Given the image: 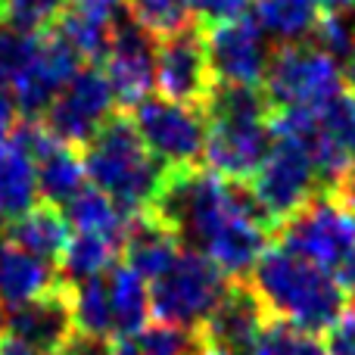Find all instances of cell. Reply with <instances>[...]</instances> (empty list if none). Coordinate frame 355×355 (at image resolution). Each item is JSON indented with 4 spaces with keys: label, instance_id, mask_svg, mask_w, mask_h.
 <instances>
[{
    "label": "cell",
    "instance_id": "f35d334b",
    "mask_svg": "<svg viewBox=\"0 0 355 355\" xmlns=\"http://www.w3.org/2000/svg\"><path fill=\"white\" fill-rule=\"evenodd\" d=\"M327 12H355V0H321Z\"/></svg>",
    "mask_w": 355,
    "mask_h": 355
},
{
    "label": "cell",
    "instance_id": "5bb4252c",
    "mask_svg": "<svg viewBox=\"0 0 355 355\" xmlns=\"http://www.w3.org/2000/svg\"><path fill=\"white\" fill-rule=\"evenodd\" d=\"M103 75L110 78L119 106L135 110L156 85V41L131 16H116L110 50L103 56Z\"/></svg>",
    "mask_w": 355,
    "mask_h": 355
},
{
    "label": "cell",
    "instance_id": "2e32d148",
    "mask_svg": "<svg viewBox=\"0 0 355 355\" xmlns=\"http://www.w3.org/2000/svg\"><path fill=\"white\" fill-rule=\"evenodd\" d=\"M271 315L265 309V302L259 300L256 287L250 281H231L221 296V302L215 306V312L206 318V324L200 327V340L209 346H221L227 352L237 355H252L262 340L265 327H268Z\"/></svg>",
    "mask_w": 355,
    "mask_h": 355
},
{
    "label": "cell",
    "instance_id": "ba28073f",
    "mask_svg": "<svg viewBox=\"0 0 355 355\" xmlns=\"http://www.w3.org/2000/svg\"><path fill=\"white\" fill-rule=\"evenodd\" d=\"M271 150L250 178L246 190L262 209L268 227H281L290 215H296L315 193H318V168L309 147L296 137L271 135Z\"/></svg>",
    "mask_w": 355,
    "mask_h": 355
},
{
    "label": "cell",
    "instance_id": "ac0fdd59",
    "mask_svg": "<svg viewBox=\"0 0 355 355\" xmlns=\"http://www.w3.org/2000/svg\"><path fill=\"white\" fill-rule=\"evenodd\" d=\"M122 256L128 268H135L147 281H156L181 256V237L162 218H156L150 209H144V212L131 215L125 225Z\"/></svg>",
    "mask_w": 355,
    "mask_h": 355
},
{
    "label": "cell",
    "instance_id": "d4e9b609",
    "mask_svg": "<svg viewBox=\"0 0 355 355\" xmlns=\"http://www.w3.org/2000/svg\"><path fill=\"white\" fill-rule=\"evenodd\" d=\"M252 12L268 37L296 44L312 37L324 6L321 0H252Z\"/></svg>",
    "mask_w": 355,
    "mask_h": 355
},
{
    "label": "cell",
    "instance_id": "44dd1931",
    "mask_svg": "<svg viewBox=\"0 0 355 355\" xmlns=\"http://www.w3.org/2000/svg\"><path fill=\"white\" fill-rule=\"evenodd\" d=\"M56 284V268L47 259L22 250V246L0 240V302L16 309L22 302L41 296Z\"/></svg>",
    "mask_w": 355,
    "mask_h": 355
},
{
    "label": "cell",
    "instance_id": "5b68a950",
    "mask_svg": "<svg viewBox=\"0 0 355 355\" xmlns=\"http://www.w3.org/2000/svg\"><path fill=\"white\" fill-rule=\"evenodd\" d=\"M277 243L324 268L355 300V209L334 187L290 215L277 227Z\"/></svg>",
    "mask_w": 355,
    "mask_h": 355
},
{
    "label": "cell",
    "instance_id": "ffe728a7",
    "mask_svg": "<svg viewBox=\"0 0 355 355\" xmlns=\"http://www.w3.org/2000/svg\"><path fill=\"white\" fill-rule=\"evenodd\" d=\"M112 12L116 6H110L106 0H69L53 31L81 56V62L103 60L110 50L112 25H116Z\"/></svg>",
    "mask_w": 355,
    "mask_h": 355
},
{
    "label": "cell",
    "instance_id": "d6986e66",
    "mask_svg": "<svg viewBox=\"0 0 355 355\" xmlns=\"http://www.w3.org/2000/svg\"><path fill=\"white\" fill-rule=\"evenodd\" d=\"M37 166L25 144L22 131H12L0 144V225H10L19 215H25L31 206H37Z\"/></svg>",
    "mask_w": 355,
    "mask_h": 355
},
{
    "label": "cell",
    "instance_id": "cb8c5ba5",
    "mask_svg": "<svg viewBox=\"0 0 355 355\" xmlns=\"http://www.w3.org/2000/svg\"><path fill=\"white\" fill-rule=\"evenodd\" d=\"M119 252H122V237H110V234H87L72 231L66 250L60 256V268L56 275L69 284L87 281V277H100L110 268H116Z\"/></svg>",
    "mask_w": 355,
    "mask_h": 355
},
{
    "label": "cell",
    "instance_id": "d6a6232c",
    "mask_svg": "<svg viewBox=\"0 0 355 355\" xmlns=\"http://www.w3.org/2000/svg\"><path fill=\"white\" fill-rule=\"evenodd\" d=\"M250 6H252V0H187V10L200 22V28H212V25L240 19V16H246Z\"/></svg>",
    "mask_w": 355,
    "mask_h": 355
},
{
    "label": "cell",
    "instance_id": "277c9868",
    "mask_svg": "<svg viewBox=\"0 0 355 355\" xmlns=\"http://www.w3.org/2000/svg\"><path fill=\"white\" fill-rule=\"evenodd\" d=\"M85 172L94 187L103 190L128 215H137L150 209L166 166L147 150L131 116L116 112L85 144Z\"/></svg>",
    "mask_w": 355,
    "mask_h": 355
},
{
    "label": "cell",
    "instance_id": "4fadbf2b",
    "mask_svg": "<svg viewBox=\"0 0 355 355\" xmlns=\"http://www.w3.org/2000/svg\"><path fill=\"white\" fill-rule=\"evenodd\" d=\"M202 37H206V56L218 85L262 87L271 50L265 41L268 35L256 19L240 16L231 22L212 25V28H202Z\"/></svg>",
    "mask_w": 355,
    "mask_h": 355
},
{
    "label": "cell",
    "instance_id": "9c48e42d",
    "mask_svg": "<svg viewBox=\"0 0 355 355\" xmlns=\"http://www.w3.org/2000/svg\"><path fill=\"white\" fill-rule=\"evenodd\" d=\"M135 122L141 141L162 162L172 166H196L206 150V112L200 106L175 103L168 97H147L135 106Z\"/></svg>",
    "mask_w": 355,
    "mask_h": 355
},
{
    "label": "cell",
    "instance_id": "52a82bcc",
    "mask_svg": "<svg viewBox=\"0 0 355 355\" xmlns=\"http://www.w3.org/2000/svg\"><path fill=\"white\" fill-rule=\"evenodd\" d=\"M227 275L196 250H181L175 265L150 287V306L162 324L200 331L227 290Z\"/></svg>",
    "mask_w": 355,
    "mask_h": 355
},
{
    "label": "cell",
    "instance_id": "b9f144b4",
    "mask_svg": "<svg viewBox=\"0 0 355 355\" xmlns=\"http://www.w3.org/2000/svg\"><path fill=\"white\" fill-rule=\"evenodd\" d=\"M3 327H6V315H3V302H0V334H3Z\"/></svg>",
    "mask_w": 355,
    "mask_h": 355
},
{
    "label": "cell",
    "instance_id": "74e56055",
    "mask_svg": "<svg viewBox=\"0 0 355 355\" xmlns=\"http://www.w3.org/2000/svg\"><path fill=\"white\" fill-rule=\"evenodd\" d=\"M334 190H337V193L343 196V200H346V202H349V206L355 209V166L349 168V175H346L343 181H340V184H337V187H334Z\"/></svg>",
    "mask_w": 355,
    "mask_h": 355
},
{
    "label": "cell",
    "instance_id": "4dcf8cb0",
    "mask_svg": "<svg viewBox=\"0 0 355 355\" xmlns=\"http://www.w3.org/2000/svg\"><path fill=\"white\" fill-rule=\"evenodd\" d=\"M137 349V355H196L202 349V340L196 331L187 327H175V324H153L144 327L135 340H128Z\"/></svg>",
    "mask_w": 355,
    "mask_h": 355
},
{
    "label": "cell",
    "instance_id": "4316f807",
    "mask_svg": "<svg viewBox=\"0 0 355 355\" xmlns=\"http://www.w3.org/2000/svg\"><path fill=\"white\" fill-rule=\"evenodd\" d=\"M72 312H75V327H78V334L112 340V312H110L106 275L72 284Z\"/></svg>",
    "mask_w": 355,
    "mask_h": 355
},
{
    "label": "cell",
    "instance_id": "30bf717a",
    "mask_svg": "<svg viewBox=\"0 0 355 355\" xmlns=\"http://www.w3.org/2000/svg\"><path fill=\"white\" fill-rule=\"evenodd\" d=\"M112 116H116V94H112L110 78L103 75V69L85 66L56 94L50 110L44 112V125L60 141L85 147Z\"/></svg>",
    "mask_w": 355,
    "mask_h": 355
},
{
    "label": "cell",
    "instance_id": "7a4b0ae2",
    "mask_svg": "<svg viewBox=\"0 0 355 355\" xmlns=\"http://www.w3.org/2000/svg\"><path fill=\"white\" fill-rule=\"evenodd\" d=\"M250 284L271 318L296 324L309 334L331 331L352 302L343 284L334 281L315 262L284 250L281 243L268 246L252 265Z\"/></svg>",
    "mask_w": 355,
    "mask_h": 355
},
{
    "label": "cell",
    "instance_id": "603a6c76",
    "mask_svg": "<svg viewBox=\"0 0 355 355\" xmlns=\"http://www.w3.org/2000/svg\"><path fill=\"white\" fill-rule=\"evenodd\" d=\"M106 290H110V312H112V340H135L150 324V287L128 265H116L106 271Z\"/></svg>",
    "mask_w": 355,
    "mask_h": 355
},
{
    "label": "cell",
    "instance_id": "836d02e7",
    "mask_svg": "<svg viewBox=\"0 0 355 355\" xmlns=\"http://www.w3.org/2000/svg\"><path fill=\"white\" fill-rule=\"evenodd\" d=\"M327 355H355V300L343 312V318L327 331Z\"/></svg>",
    "mask_w": 355,
    "mask_h": 355
},
{
    "label": "cell",
    "instance_id": "f1b7e54d",
    "mask_svg": "<svg viewBox=\"0 0 355 355\" xmlns=\"http://www.w3.org/2000/svg\"><path fill=\"white\" fill-rule=\"evenodd\" d=\"M125 3H128L131 19L141 28H147L156 41L190 25L187 0H125Z\"/></svg>",
    "mask_w": 355,
    "mask_h": 355
},
{
    "label": "cell",
    "instance_id": "e0dca14e",
    "mask_svg": "<svg viewBox=\"0 0 355 355\" xmlns=\"http://www.w3.org/2000/svg\"><path fill=\"white\" fill-rule=\"evenodd\" d=\"M19 131H22L31 156H35L37 187H41L44 200L66 209L87 187L85 156H78V147L60 141L44 122H22Z\"/></svg>",
    "mask_w": 355,
    "mask_h": 355
},
{
    "label": "cell",
    "instance_id": "83f0119b",
    "mask_svg": "<svg viewBox=\"0 0 355 355\" xmlns=\"http://www.w3.org/2000/svg\"><path fill=\"white\" fill-rule=\"evenodd\" d=\"M69 0H3V22L19 35H47L56 28Z\"/></svg>",
    "mask_w": 355,
    "mask_h": 355
},
{
    "label": "cell",
    "instance_id": "f546056e",
    "mask_svg": "<svg viewBox=\"0 0 355 355\" xmlns=\"http://www.w3.org/2000/svg\"><path fill=\"white\" fill-rule=\"evenodd\" d=\"M252 355H327V346L318 340V334L271 318Z\"/></svg>",
    "mask_w": 355,
    "mask_h": 355
},
{
    "label": "cell",
    "instance_id": "d590c367",
    "mask_svg": "<svg viewBox=\"0 0 355 355\" xmlns=\"http://www.w3.org/2000/svg\"><path fill=\"white\" fill-rule=\"evenodd\" d=\"M16 100H12V94L6 91V87H0V144L6 141V137H12V131H16Z\"/></svg>",
    "mask_w": 355,
    "mask_h": 355
},
{
    "label": "cell",
    "instance_id": "7402d4cb",
    "mask_svg": "<svg viewBox=\"0 0 355 355\" xmlns=\"http://www.w3.org/2000/svg\"><path fill=\"white\" fill-rule=\"evenodd\" d=\"M3 237L10 243L22 246V250L35 252V256L47 259V262L50 259L60 262L62 250H66L69 237H72V225H69L66 212L60 206L44 200L37 206H31L25 215H19L16 221H10L3 227Z\"/></svg>",
    "mask_w": 355,
    "mask_h": 355
},
{
    "label": "cell",
    "instance_id": "7bdbcfd3",
    "mask_svg": "<svg viewBox=\"0 0 355 355\" xmlns=\"http://www.w3.org/2000/svg\"><path fill=\"white\" fill-rule=\"evenodd\" d=\"M0 22H3V0H0Z\"/></svg>",
    "mask_w": 355,
    "mask_h": 355
},
{
    "label": "cell",
    "instance_id": "7c38bea8",
    "mask_svg": "<svg viewBox=\"0 0 355 355\" xmlns=\"http://www.w3.org/2000/svg\"><path fill=\"white\" fill-rule=\"evenodd\" d=\"M156 87L159 97L175 103L206 106L215 91V75L206 56V37L200 25H184L175 35L156 41Z\"/></svg>",
    "mask_w": 355,
    "mask_h": 355
},
{
    "label": "cell",
    "instance_id": "8992f818",
    "mask_svg": "<svg viewBox=\"0 0 355 355\" xmlns=\"http://www.w3.org/2000/svg\"><path fill=\"white\" fill-rule=\"evenodd\" d=\"M343 87L346 81L337 60L312 41L277 44L262 81L271 110H318Z\"/></svg>",
    "mask_w": 355,
    "mask_h": 355
},
{
    "label": "cell",
    "instance_id": "8d00e7d4",
    "mask_svg": "<svg viewBox=\"0 0 355 355\" xmlns=\"http://www.w3.org/2000/svg\"><path fill=\"white\" fill-rule=\"evenodd\" d=\"M0 355H37L31 346H25L22 340H16L12 334H0Z\"/></svg>",
    "mask_w": 355,
    "mask_h": 355
},
{
    "label": "cell",
    "instance_id": "9a60e30c",
    "mask_svg": "<svg viewBox=\"0 0 355 355\" xmlns=\"http://www.w3.org/2000/svg\"><path fill=\"white\" fill-rule=\"evenodd\" d=\"M3 331L31 346L37 355H60L78 331L72 312V284L56 275V284L50 290L10 309Z\"/></svg>",
    "mask_w": 355,
    "mask_h": 355
},
{
    "label": "cell",
    "instance_id": "6da1fadb",
    "mask_svg": "<svg viewBox=\"0 0 355 355\" xmlns=\"http://www.w3.org/2000/svg\"><path fill=\"white\" fill-rule=\"evenodd\" d=\"M150 212L227 277H243L268 250L271 227L252 193L200 162L166 168Z\"/></svg>",
    "mask_w": 355,
    "mask_h": 355
},
{
    "label": "cell",
    "instance_id": "ab89813d",
    "mask_svg": "<svg viewBox=\"0 0 355 355\" xmlns=\"http://www.w3.org/2000/svg\"><path fill=\"white\" fill-rule=\"evenodd\" d=\"M196 355H237V352H227V349H221V346H209V343H202V349L196 352Z\"/></svg>",
    "mask_w": 355,
    "mask_h": 355
},
{
    "label": "cell",
    "instance_id": "484cf974",
    "mask_svg": "<svg viewBox=\"0 0 355 355\" xmlns=\"http://www.w3.org/2000/svg\"><path fill=\"white\" fill-rule=\"evenodd\" d=\"M66 218L72 231H87V234H110V237H125V225L131 215L125 212L119 202H112L103 190L85 187L72 202L66 206Z\"/></svg>",
    "mask_w": 355,
    "mask_h": 355
},
{
    "label": "cell",
    "instance_id": "8fae6325",
    "mask_svg": "<svg viewBox=\"0 0 355 355\" xmlns=\"http://www.w3.org/2000/svg\"><path fill=\"white\" fill-rule=\"evenodd\" d=\"M78 69L81 56L56 31L35 35L28 60H25V66L19 69V75L10 85L16 110L25 116V122H41V116L56 100V94L75 78Z\"/></svg>",
    "mask_w": 355,
    "mask_h": 355
},
{
    "label": "cell",
    "instance_id": "60d3db41",
    "mask_svg": "<svg viewBox=\"0 0 355 355\" xmlns=\"http://www.w3.org/2000/svg\"><path fill=\"white\" fill-rule=\"evenodd\" d=\"M116 355H137V349L128 343V340H119V352Z\"/></svg>",
    "mask_w": 355,
    "mask_h": 355
},
{
    "label": "cell",
    "instance_id": "e575fe53",
    "mask_svg": "<svg viewBox=\"0 0 355 355\" xmlns=\"http://www.w3.org/2000/svg\"><path fill=\"white\" fill-rule=\"evenodd\" d=\"M119 352V340L110 337H91V334H78L66 343V349L60 355H116Z\"/></svg>",
    "mask_w": 355,
    "mask_h": 355
},
{
    "label": "cell",
    "instance_id": "1f68e13d",
    "mask_svg": "<svg viewBox=\"0 0 355 355\" xmlns=\"http://www.w3.org/2000/svg\"><path fill=\"white\" fill-rule=\"evenodd\" d=\"M31 41H35V35H19V31L0 25V87L10 91L12 78L31 53Z\"/></svg>",
    "mask_w": 355,
    "mask_h": 355
},
{
    "label": "cell",
    "instance_id": "3957f363",
    "mask_svg": "<svg viewBox=\"0 0 355 355\" xmlns=\"http://www.w3.org/2000/svg\"><path fill=\"white\" fill-rule=\"evenodd\" d=\"M202 166L227 181H250L271 150V103L262 87L218 85L206 106Z\"/></svg>",
    "mask_w": 355,
    "mask_h": 355
}]
</instances>
